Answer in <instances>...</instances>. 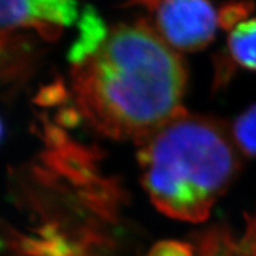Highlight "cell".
Wrapping results in <instances>:
<instances>
[{
	"label": "cell",
	"instance_id": "7a4b0ae2",
	"mask_svg": "<svg viewBox=\"0 0 256 256\" xmlns=\"http://www.w3.org/2000/svg\"><path fill=\"white\" fill-rule=\"evenodd\" d=\"M139 144L142 185L153 204L188 222L209 216L243 164L230 126L185 110Z\"/></svg>",
	"mask_w": 256,
	"mask_h": 256
},
{
	"label": "cell",
	"instance_id": "6da1fadb",
	"mask_svg": "<svg viewBox=\"0 0 256 256\" xmlns=\"http://www.w3.org/2000/svg\"><path fill=\"white\" fill-rule=\"evenodd\" d=\"M186 70L146 22L121 25L75 66L80 110L104 136L140 142L183 112Z\"/></svg>",
	"mask_w": 256,
	"mask_h": 256
},
{
	"label": "cell",
	"instance_id": "7c38bea8",
	"mask_svg": "<svg viewBox=\"0 0 256 256\" xmlns=\"http://www.w3.org/2000/svg\"><path fill=\"white\" fill-rule=\"evenodd\" d=\"M2 120H0V139H2Z\"/></svg>",
	"mask_w": 256,
	"mask_h": 256
},
{
	"label": "cell",
	"instance_id": "8992f818",
	"mask_svg": "<svg viewBox=\"0 0 256 256\" xmlns=\"http://www.w3.org/2000/svg\"><path fill=\"white\" fill-rule=\"evenodd\" d=\"M108 34L104 28V23L96 16L94 10H87L83 14L81 36L72 50V58L76 66L90 57L102 46Z\"/></svg>",
	"mask_w": 256,
	"mask_h": 256
},
{
	"label": "cell",
	"instance_id": "30bf717a",
	"mask_svg": "<svg viewBox=\"0 0 256 256\" xmlns=\"http://www.w3.org/2000/svg\"><path fill=\"white\" fill-rule=\"evenodd\" d=\"M147 256H194L190 244L178 241H162L152 247Z\"/></svg>",
	"mask_w": 256,
	"mask_h": 256
},
{
	"label": "cell",
	"instance_id": "3957f363",
	"mask_svg": "<svg viewBox=\"0 0 256 256\" xmlns=\"http://www.w3.org/2000/svg\"><path fill=\"white\" fill-rule=\"evenodd\" d=\"M151 12L156 32L183 51L206 48L215 37L218 14L209 0H133Z\"/></svg>",
	"mask_w": 256,
	"mask_h": 256
},
{
	"label": "cell",
	"instance_id": "8fae6325",
	"mask_svg": "<svg viewBox=\"0 0 256 256\" xmlns=\"http://www.w3.org/2000/svg\"><path fill=\"white\" fill-rule=\"evenodd\" d=\"M238 256H256V211L247 215V229L238 244Z\"/></svg>",
	"mask_w": 256,
	"mask_h": 256
},
{
	"label": "cell",
	"instance_id": "5b68a950",
	"mask_svg": "<svg viewBox=\"0 0 256 256\" xmlns=\"http://www.w3.org/2000/svg\"><path fill=\"white\" fill-rule=\"evenodd\" d=\"M230 64L256 72V18L247 19L230 31L228 37Z\"/></svg>",
	"mask_w": 256,
	"mask_h": 256
},
{
	"label": "cell",
	"instance_id": "9c48e42d",
	"mask_svg": "<svg viewBox=\"0 0 256 256\" xmlns=\"http://www.w3.org/2000/svg\"><path fill=\"white\" fill-rule=\"evenodd\" d=\"M252 8L254 4L250 2H235L224 5L218 12V24L226 30H232L240 23L247 20Z\"/></svg>",
	"mask_w": 256,
	"mask_h": 256
},
{
	"label": "cell",
	"instance_id": "ba28073f",
	"mask_svg": "<svg viewBox=\"0 0 256 256\" xmlns=\"http://www.w3.org/2000/svg\"><path fill=\"white\" fill-rule=\"evenodd\" d=\"M230 128L242 154L256 156V104L250 106L236 118Z\"/></svg>",
	"mask_w": 256,
	"mask_h": 256
},
{
	"label": "cell",
	"instance_id": "52a82bcc",
	"mask_svg": "<svg viewBox=\"0 0 256 256\" xmlns=\"http://www.w3.org/2000/svg\"><path fill=\"white\" fill-rule=\"evenodd\" d=\"M200 238L197 241L200 256H238V243L234 242L226 228L215 226Z\"/></svg>",
	"mask_w": 256,
	"mask_h": 256
},
{
	"label": "cell",
	"instance_id": "277c9868",
	"mask_svg": "<svg viewBox=\"0 0 256 256\" xmlns=\"http://www.w3.org/2000/svg\"><path fill=\"white\" fill-rule=\"evenodd\" d=\"M75 0H0V30L36 28L57 31L76 19Z\"/></svg>",
	"mask_w": 256,
	"mask_h": 256
}]
</instances>
